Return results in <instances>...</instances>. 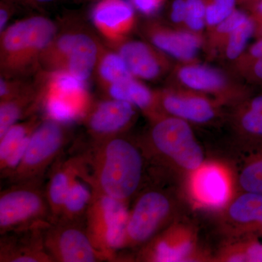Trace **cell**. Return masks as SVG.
I'll return each instance as SVG.
<instances>
[{"label": "cell", "mask_w": 262, "mask_h": 262, "mask_svg": "<svg viewBox=\"0 0 262 262\" xmlns=\"http://www.w3.org/2000/svg\"><path fill=\"white\" fill-rule=\"evenodd\" d=\"M87 169L82 177L94 190L128 203L140 187L144 156L123 134L91 141L85 149Z\"/></svg>", "instance_id": "1"}, {"label": "cell", "mask_w": 262, "mask_h": 262, "mask_svg": "<svg viewBox=\"0 0 262 262\" xmlns=\"http://www.w3.org/2000/svg\"><path fill=\"white\" fill-rule=\"evenodd\" d=\"M187 15L185 24L189 31L196 34L202 32L206 27V5L204 0H186Z\"/></svg>", "instance_id": "31"}, {"label": "cell", "mask_w": 262, "mask_h": 262, "mask_svg": "<svg viewBox=\"0 0 262 262\" xmlns=\"http://www.w3.org/2000/svg\"><path fill=\"white\" fill-rule=\"evenodd\" d=\"M44 179L10 184L0 192V235L51 223Z\"/></svg>", "instance_id": "4"}, {"label": "cell", "mask_w": 262, "mask_h": 262, "mask_svg": "<svg viewBox=\"0 0 262 262\" xmlns=\"http://www.w3.org/2000/svg\"><path fill=\"white\" fill-rule=\"evenodd\" d=\"M254 2L256 3L255 10L257 12L258 15H262V0H256Z\"/></svg>", "instance_id": "39"}, {"label": "cell", "mask_w": 262, "mask_h": 262, "mask_svg": "<svg viewBox=\"0 0 262 262\" xmlns=\"http://www.w3.org/2000/svg\"><path fill=\"white\" fill-rule=\"evenodd\" d=\"M39 72L45 110L61 120H82L93 102L85 82L65 72Z\"/></svg>", "instance_id": "7"}, {"label": "cell", "mask_w": 262, "mask_h": 262, "mask_svg": "<svg viewBox=\"0 0 262 262\" xmlns=\"http://www.w3.org/2000/svg\"><path fill=\"white\" fill-rule=\"evenodd\" d=\"M128 214L127 203L93 189L84 225L95 247L108 261H115L123 247Z\"/></svg>", "instance_id": "6"}, {"label": "cell", "mask_w": 262, "mask_h": 262, "mask_svg": "<svg viewBox=\"0 0 262 262\" xmlns=\"http://www.w3.org/2000/svg\"><path fill=\"white\" fill-rule=\"evenodd\" d=\"M136 108L127 101L113 98L92 102L82 119L91 141L123 134L135 121Z\"/></svg>", "instance_id": "11"}, {"label": "cell", "mask_w": 262, "mask_h": 262, "mask_svg": "<svg viewBox=\"0 0 262 262\" xmlns=\"http://www.w3.org/2000/svg\"><path fill=\"white\" fill-rule=\"evenodd\" d=\"M192 187L196 199L210 207H221L229 198L228 181L225 174L215 166L196 169Z\"/></svg>", "instance_id": "19"}, {"label": "cell", "mask_w": 262, "mask_h": 262, "mask_svg": "<svg viewBox=\"0 0 262 262\" xmlns=\"http://www.w3.org/2000/svg\"><path fill=\"white\" fill-rule=\"evenodd\" d=\"M12 15V10L8 5L2 4L0 8V33L7 28V24L9 21Z\"/></svg>", "instance_id": "36"}, {"label": "cell", "mask_w": 262, "mask_h": 262, "mask_svg": "<svg viewBox=\"0 0 262 262\" xmlns=\"http://www.w3.org/2000/svg\"><path fill=\"white\" fill-rule=\"evenodd\" d=\"M103 48L85 29L79 27L58 29L43 52L39 68L44 72H65L87 83L94 75Z\"/></svg>", "instance_id": "3"}, {"label": "cell", "mask_w": 262, "mask_h": 262, "mask_svg": "<svg viewBox=\"0 0 262 262\" xmlns=\"http://www.w3.org/2000/svg\"><path fill=\"white\" fill-rule=\"evenodd\" d=\"M163 0H131V4L142 14H155L161 6Z\"/></svg>", "instance_id": "34"}, {"label": "cell", "mask_w": 262, "mask_h": 262, "mask_svg": "<svg viewBox=\"0 0 262 262\" xmlns=\"http://www.w3.org/2000/svg\"><path fill=\"white\" fill-rule=\"evenodd\" d=\"M48 225L1 234L0 261L54 262L45 247L44 230Z\"/></svg>", "instance_id": "14"}, {"label": "cell", "mask_w": 262, "mask_h": 262, "mask_svg": "<svg viewBox=\"0 0 262 262\" xmlns=\"http://www.w3.org/2000/svg\"><path fill=\"white\" fill-rule=\"evenodd\" d=\"M91 17L95 28L110 46L126 39L136 22L134 6L125 0H101Z\"/></svg>", "instance_id": "12"}, {"label": "cell", "mask_w": 262, "mask_h": 262, "mask_svg": "<svg viewBox=\"0 0 262 262\" xmlns=\"http://www.w3.org/2000/svg\"><path fill=\"white\" fill-rule=\"evenodd\" d=\"M87 167L85 149L68 158L60 157L48 172L46 194L51 213V223L59 218L71 184L74 179L84 173Z\"/></svg>", "instance_id": "13"}, {"label": "cell", "mask_w": 262, "mask_h": 262, "mask_svg": "<svg viewBox=\"0 0 262 262\" xmlns=\"http://www.w3.org/2000/svg\"><path fill=\"white\" fill-rule=\"evenodd\" d=\"M159 106L172 117L186 121L205 123L215 115L214 106L207 98L199 95L179 94L164 91L158 94Z\"/></svg>", "instance_id": "17"}, {"label": "cell", "mask_w": 262, "mask_h": 262, "mask_svg": "<svg viewBox=\"0 0 262 262\" xmlns=\"http://www.w3.org/2000/svg\"><path fill=\"white\" fill-rule=\"evenodd\" d=\"M253 71H254V73L256 77L262 80V58L256 60L254 67H253Z\"/></svg>", "instance_id": "38"}, {"label": "cell", "mask_w": 262, "mask_h": 262, "mask_svg": "<svg viewBox=\"0 0 262 262\" xmlns=\"http://www.w3.org/2000/svg\"><path fill=\"white\" fill-rule=\"evenodd\" d=\"M241 125L253 151L262 149V95L251 100L241 116Z\"/></svg>", "instance_id": "27"}, {"label": "cell", "mask_w": 262, "mask_h": 262, "mask_svg": "<svg viewBox=\"0 0 262 262\" xmlns=\"http://www.w3.org/2000/svg\"><path fill=\"white\" fill-rule=\"evenodd\" d=\"M58 26L44 16L18 20L0 33L1 76L24 78L39 70L45 49L58 32Z\"/></svg>", "instance_id": "2"}, {"label": "cell", "mask_w": 262, "mask_h": 262, "mask_svg": "<svg viewBox=\"0 0 262 262\" xmlns=\"http://www.w3.org/2000/svg\"><path fill=\"white\" fill-rule=\"evenodd\" d=\"M110 47L122 57L136 78L155 80L166 71L168 62L163 53L151 44L126 39Z\"/></svg>", "instance_id": "15"}, {"label": "cell", "mask_w": 262, "mask_h": 262, "mask_svg": "<svg viewBox=\"0 0 262 262\" xmlns=\"http://www.w3.org/2000/svg\"><path fill=\"white\" fill-rule=\"evenodd\" d=\"M250 55L256 60L262 58V39L253 45L250 50Z\"/></svg>", "instance_id": "37"}, {"label": "cell", "mask_w": 262, "mask_h": 262, "mask_svg": "<svg viewBox=\"0 0 262 262\" xmlns=\"http://www.w3.org/2000/svg\"><path fill=\"white\" fill-rule=\"evenodd\" d=\"M192 250L190 239H184L179 243L172 242L168 237H155L148 243L144 258L151 261H182L187 258Z\"/></svg>", "instance_id": "24"}, {"label": "cell", "mask_w": 262, "mask_h": 262, "mask_svg": "<svg viewBox=\"0 0 262 262\" xmlns=\"http://www.w3.org/2000/svg\"><path fill=\"white\" fill-rule=\"evenodd\" d=\"M244 12L236 9L232 15L213 29L212 42L214 45L225 44L226 39L234 29L248 18Z\"/></svg>", "instance_id": "32"}, {"label": "cell", "mask_w": 262, "mask_h": 262, "mask_svg": "<svg viewBox=\"0 0 262 262\" xmlns=\"http://www.w3.org/2000/svg\"><path fill=\"white\" fill-rule=\"evenodd\" d=\"M42 119L37 115L17 122L0 138V163H3L15 149L31 137Z\"/></svg>", "instance_id": "26"}, {"label": "cell", "mask_w": 262, "mask_h": 262, "mask_svg": "<svg viewBox=\"0 0 262 262\" xmlns=\"http://www.w3.org/2000/svg\"><path fill=\"white\" fill-rule=\"evenodd\" d=\"M177 77L183 85L196 92L221 94L229 84L228 79L220 70L193 63L179 67Z\"/></svg>", "instance_id": "20"}, {"label": "cell", "mask_w": 262, "mask_h": 262, "mask_svg": "<svg viewBox=\"0 0 262 262\" xmlns=\"http://www.w3.org/2000/svg\"><path fill=\"white\" fill-rule=\"evenodd\" d=\"M229 215L238 223L251 226L262 234V194L245 192L232 203Z\"/></svg>", "instance_id": "25"}, {"label": "cell", "mask_w": 262, "mask_h": 262, "mask_svg": "<svg viewBox=\"0 0 262 262\" xmlns=\"http://www.w3.org/2000/svg\"><path fill=\"white\" fill-rule=\"evenodd\" d=\"M82 175L76 177L71 184L62 206L61 214L57 221L84 222L92 201L93 189Z\"/></svg>", "instance_id": "22"}, {"label": "cell", "mask_w": 262, "mask_h": 262, "mask_svg": "<svg viewBox=\"0 0 262 262\" xmlns=\"http://www.w3.org/2000/svg\"><path fill=\"white\" fill-rule=\"evenodd\" d=\"M27 2H32V3H47L50 2L54 1V0H27Z\"/></svg>", "instance_id": "40"}, {"label": "cell", "mask_w": 262, "mask_h": 262, "mask_svg": "<svg viewBox=\"0 0 262 262\" xmlns=\"http://www.w3.org/2000/svg\"><path fill=\"white\" fill-rule=\"evenodd\" d=\"M206 27L214 29L236 10L237 0H204Z\"/></svg>", "instance_id": "30"}, {"label": "cell", "mask_w": 262, "mask_h": 262, "mask_svg": "<svg viewBox=\"0 0 262 262\" xmlns=\"http://www.w3.org/2000/svg\"><path fill=\"white\" fill-rule=\"evenodd\" d=\"M151 146L158 153L189 170L203 163V150L187 121L175 117L157 119L150 130Z\"/></svg>", "instance_id": "8"}, {"label": "cell", "mask_w": 262, "mask_h": 262, "mask_svg": "<svg viewBox=\"0 0 262 262\" xmlns=\"http://www.w3.org/2000/svg\"><path fill=\"white\" fill-rule=\"evenodd\" d=\"M238 2H241V3H248V2L251 1H256V0H237Z\"/></svg>", "instance_id": "41"}, {"label": "cell", "mask_w": 262, "mask_h": 262, "mask_svg": "<svg viewBox=\"0 0 262 262\" xmlns=\"http://www.w3.org/2000/svg\"><path fill=\"white\" fill-rule=\"evenodd\" d=\"M255 32V24L253 19L248 17L226 39L225 56L230 61L238 59L244 53L250 39Z\"/></svg>", "instance_id": "28"}, {"label": "cell", "mask_w": 262, "mask_h": 262, "mask_svg": "<svg viewBox=\"0 0 262 262\" xmlns=\"http://www.w3.org/2000/svg\"><path fill=\"white\" fill-rule=\"evenodd\" d=\"M72 139L70 124L45 117L31 136L23 159L8 182L12 184L44 179Z\"/></svg>", "instance_id": "5"}, {"label": "cell", "mask_w": 262, "mask_h": 262, "mask_svg": "<svg viewBox=\"0 0 262 262\" xmlns=\"http://www.w3.org/2000/svg\"><path fill=\"white\" fill-rule=\"evenodd\" d=\"M145 32L149 42L157 49L187 63L195 59L202 46L201 37L189 30H170L151 23L146 25Z\"/></svg>", "instance_id": "16"}, {"label": "cell", "mask_w": 262, "mask_h": 262, "mask_svg": "<svg viewBox=\"0 0 262 262\" xmlns=\"http://www.w3.org/2000/svg\"><path fill=\"white\" fill-rule=\"evenodd\" d=\"M103 91L108 98L127 101L149 116L157 117V111L160 107L158 94H155L136 77L111 84Z\"/></svg>", "instance_id": "21"}, {"label": "cell", "mask_w": 262, "mask_h": 262, "mask_svg": "<svg viewBox=\"0 0 262 262\" xmlns=\"http://www.w3.org/2000/svg\"><path fill=\"white\" fill-rule=\"evenodd\" d=\"M170 213L171 203L165 193L156 189L143 192L129 211L122 249L147 244L166 224Z\"/></svg>", "instance_id": "10"}, {"label": "cell", "mask_w": 262, "mask_h": 262, "mask_svg": "<svg viewBox=\"0 0 262 262\" xmlns=\"http://www.w3.org/2000/svg\"><path fill=\"white\" fill-rule=\"evenodd\" d=\"M42 92L38 80L14 97L0 101V138L20 122L33 116L42 106Z\"/></svg>", "instance_id": "18"}, {"label": "cell", "mask_w": 262, "mask_h": 262, "mask_svg": "<svg viewBox=\"0 0 262 262\" xmlns=\"http://www.w3.org/2000/svg\"><path fill=\"white\" fill-rule=\"evenodd\" d=\"M187 15V1L174 0L170 9V20L175 24H184Z\"/></svg>", "instance_id": "35"}, {"label": "cell", "mask_w": 262, "mask_h": 262, "mask_svg": "<svg viewBox=\"0 0 262 262\" xmlns=\"http://www.w3.org/2000/svg\"><path fill=\"white\" fill-rule=\"evenodd\" d=\"M94 75L102 89L135 77L116 51L104 48L101 51Z\"/></svg>", "instance_id": "23"}, {"label": "cell", "mask_w": 262, "mask_h": 262, "mask_svg": "<svg viewBox=\"0 0 262 262\" xmlns=\"http://www.w3.org/2000/svg\"><path fill=\"white\" fill-rule=\"evenodd\" d=\"M244 192L262 194V149L255 151L239 177Z\"/></svg>", "instance_id": "29"}, {"label": "cell", "mask_w": 262, "mask_h": 262, "mask_svg": "<svg viewBox=\"0 0 262 262\" xmlns=\"http://www.w3.org/2000/svg\"><path fill=\"white\" fill-rule=\"evenodd\" d=\"M32 83L24 78H13L1 76L0 78V101H5L21 93Z\"/></svg>", "instance_id": "33"}, {"label": "cell", "mask_w": 262, "mask_h": 262, "mask_svg": "<svg viewBox=\"0 0 262 262\" xmlns=\"http://www.w3.org/2000/svg\"><path fill=\"white\" fill-rule=\"evenodd\" d=\"M46 251L54 262H101L108 258L95 247L84 222L58 220L44 230Z\"/></svg>", "instance_id": "9"}]
</instances>
